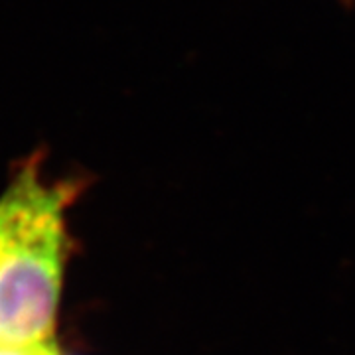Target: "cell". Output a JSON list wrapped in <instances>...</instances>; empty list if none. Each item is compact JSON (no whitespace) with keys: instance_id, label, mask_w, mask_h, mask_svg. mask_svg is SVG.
Listing matches in <instances>:
<instances>
[{"instance_id":"2","label":"cell","mask_w":355,"mask_h":355,"mask_svg":"<svg viewBox=\"0 0 355 355\" xmlns=\"http://www.w3.org/2000/svg\"><path fill=\"white\" fill-rule=\"evenodd\" d=\"M0 355H60L51 342L32 343V345H10L0 343Z\"/></svg>"},{"instance_id":"1","label":"cell","mask_w":355,"mask_h":355,"mask_svg":"<svg viewBox=\"0 0 355 355\" xmlns=\"http://www.w3.org/2000/svg\"><path fill=\"white\" fill-rule=\"evenodd\" d=\"M79 182H48L42 156L16 166L0 196V343L50 342L62 286L65 211Z\"/></svg>"}]
</instances>
